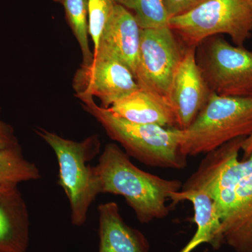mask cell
I'll list each match as a JSON object with an SVG mask.
<instances>
[{
    "label": "cell",
    "mask_w": 252,
    "mask_h": 252,
    "mask_svg": "<svg viewBox=\"0 0 252 252\" xmlns=\"http://www.w3.org/2000/svg\"><path fill=\"white\" fill-rule=\"evenodd\" d=\"M242 137L207 154L186 182L189 189L208 194L220 220V236L237 252H252V156L239 160Z\"/></svg>",
    "instance_id": "cell-1"
},
{
    "label": "cell",
    "mask_w": 252,
    "mask_h": 252,
    "mask_svg": "<svg viewBox=\"0 0 252 252\" xmlns=\"http://www.w3.org/2000/svg\"><path fill=\"white\" fill-rule=\"evenodd\" d=\"M94 172L99 194L124 197L142 223L166 217L170 194L180 191L183 185L180 180H166L141 170L115 143L105 145Z\"/></svg>",
    "instance_id": "cell-2"
},
{
    "label": "cell",
    "mask_w": 252,
    "mask_h": 252,
    "mask_svg": "<svg viewBox=\"0 0 252 252\" xmlns=\"http://www.w3.org/2000/svg\"><path fill=\"white\" fill-rule=\"evenodd\" d=\"M79 98L86 112L97 119L109 137L122 145L129 157L148 166L173 170L187 167V157L180 147V129L134 124L113 115L108 109L97 105L91 96Z\"/></svg>",
    "instance_id": "cell-3"
},
{
    "label": "cell",
    "mask_w": 252,
    "mask_h": 252,
    "mask_svg": "<svg viewBox=\"0 0 252 252\" xmlns=\"http://www.w3.org/2000/svg\"><path fill=\"white\" fill-rule=\"evenodd\" d=\"M252 134V94L233 97L212 93L193 124L180 130L181 152L187 157L207 154Z\"/></svg>",
    "instance_id": "cell-4"
},
{
    "label": "cell",
    "mask_w": 252,
    "mask_h": 252,
    "mask_svg": "<svg viewBox=\"0 0 252 252\" xmlns=\"http://www.w3.org/2000/svg\"><path fill=\"white\" fill-rule=\"evenodd\" d=\"M36 132L56 154L59 166L58 183L69 200L71 222L81 226L86 223L89 209L99 195L94 166L89 163L100 154L98 135L76 142L44 129H37Z\"/></svg>",
    "instance_id": "cell-5"
},
{
    "label": "cell",
    "mask_w": 252,
    "mask_h": 252,
    "mask_svg": "<svg viewBox=\"0 0 252 252\" xmlns=\"http://www.w3.org/2000/svg\"><path fill=\"white\" fill-rule=\"evenodd\" d=\"M169 27L187 48L207 38L227 34L235 45L243 46L252 32L249 0H206L187 14L169 20Z\"/></svg>",
    "instance_id": "cell-6"
},
{
    "label": "cell",
    "mask_w": 252,
    "mask_h": 252,
    "mask_svg": "<svg viewBox=\"0 0 252 252\" xmlns=\"http://www.w3.org/2000/svg\"><path fill=\"white\" fill-rule=\"evenodd\" d=\"M195 59L212 93L233 97L252 94V51L232 45L220 34L197 46Z\"/></svg>",
    "instance_id": "cell-7"
},
{
    "label": "cell",
    "mask_w": 252,
    "mask_h": 252,
    "mask_svg": "<svg viewBox=\"0 0 252 252\" xmlns=\"http://www.w3.org/2000/svg\"><path fill=\"white\" fill-rule=\"evenodd\" d=\"M187 49L169 26L142 29L135 74L139 88L168 101L172 80Z\"/></svg>",
    "instance_id": "cell-8"
},
{
    "label": "cell",
    "mask_w": 252,
    "mask_h": 252,
    "mask_svg": "<svg viewBox=\"0 0 252 252\" xmlns=\"http://www.w3.org/2000/svg\"><path fill=\"white\" fill-rule=\"evenodd\" d=\"M73 87L78 97H97L101 107L109 108L119 99L138 90V84L130 69L122 61L104 53L94 54V60L78 69Z\"/></svg>",
    "instance_id": "cell-9"
},
{
    "label": "cell",
    "mask_w": 252,
    "mask_h": 252,
    "mask_svg": "<svg viewBox=\"0 0 252 252\" xmlns=\"http://www.w3.org/2000/svg\"><path fill=\"white\" fill-rule=\"evenodd\" d=\"M196 48H187L172 80L168 102L175 114L177 128L191 125L212 94L195 59Z\"/></svg>",
    "instance_id": "cell-10"
},
{
    "label": "cell",
    "mask_w": 252,
    "mask_h": 252,
    "mask_svg": "<svg viewBox=\"0 0 252 252\" xmlns=\"http://www.w3.org/2000/svg\"><path fill=\"white\" fill-rule=\"evenodd\" d=\"M141 31L133 15L117 4L94 54L104 53L117 58L135 76L140 54Z\"/></svg>",
    "instance_id": "cell-11"
},
{
    "label": "cell",
    "mask_w": 252,
    "mask_h": 252,
    "mask_svg": "<svg viewBox=\"0 0 252 252\" xmlns=\"http://www.w3.org/2000/svg\"><path fill=\"white\" fill-rule=\"evenodd\" d=\"M29 212L18 185L0 184V252H26Z\"/></svg>",
    "instance_id": "cell-12"
},
{
    "label": "cell",
    "mask_w": 252,
    "mask_h": 252,
    "mask_svg": "<svg viewBox=\"0 0 252 252\" xmlns=\"http://www.w3.org/2000/svg\"><path fill=\"white\" fill-rule=\"evenodd\" d=\"M107 109L113 115L134 124L177 128L175 114L168 101L144 89L134 91Z\"/></svg>",
    "instance_id": "cell-13"
},
{
    "label": "cell",
    "mask_w": 252,
    "mask_h": 252,
    "mask_svg": "<svg viewBox=\"0 0 252 252\" xmlns=\"http://www.w3.org/2000/svg\"><path fill=\"white\" fill-rule=\"evenodd\" d=\"M98 252H149V243L140 230L130 226L114 202L98 206Z\"/></svg>",
    "instance_id": "cell-14"
},
{
    "label": "cell",
    "mask_w": 252,
    "mask_h": 252,
    "mask_svg": "<svg viewBox=\"0 0 252 252\" xmlns=\"http://www.w3.org/2000/svg\"><path fill=\"white\" fill-rule=\"evenodd\" d=\"M172 205L187 200L193 205V220L197 229L193 238L185 248L179 252H192L199 245L207 243L214 248H220V220L217 214L215 204L211 197L198 190H181L170 194Z\"/></svg>",
    "instance_id": "cell-15"
},
{
    "label": "cell",
    "mask_w": 252,
    "mask_h": 252,
    "mask_svg": "<svg viewBox=\"0 0 252 252\" xmlns=\"http://www.w3.org/2000/svg\"><path fill=\"white\" fill-rule=\"evenodd\" d=\"M39 169L23 154L21 144L0 150V184H14L40 180Z\"/></svg>",
    "instance_id": "cell-16"
},
{
    "label": "cell",
    "mask_w": 252,
    "mask_h": 252,
    "mask_svg": "<svg viewBox=\"0 0 252 252\" xmlns=\"http://www.w3.org/2000/svg\"><path fill=\"white\" fill-rule=\"evenodd\" d=\"M66 19L79 43L82 53L83 64L87 65L94 60V52L89 46V17L88 0H64Z\"/></svg>",
    "instance_id": "cell-17"
},
{
    "label": "cell",
    "mask_w": 252,
    "mask_h": 252,
    "mask_svg": "<svg viewBox=\"0 0 252 252\" xmlns=\"http://www.w3.org/2000/svg\"><path fill=\"white\" fill-rule=\"evenodd\" d=\"M133 15L141 29L169 26V18L162 0H115Z\"/></svg>",
    "instance_id": "cell-18"
},
{
    "label": "cell",
    "mask_w": 252,
    "mask_h": 252,
    "mask_svg": "<svg viewBox=\"0 0 252 252\" xmlns=\"http://www.w3.org/2000/svg\"><path fill=\"white\" fill-rule=\"evenodd\" d=\"M116 5L115 0H88L89 31L94 43V51L98 46L102 32L112 16Z\"/></svg>",
    "instance_id": "cell-19"
},
{
    "label": "cell",
    "mask_w": 252,
    "mask_h": 252,
    "mask_svg": "<svg viewBox=\"0 0 252 252\" xmlns=\"http://www.w3.org/2000/svg\"><path fill=\"white\" fill-rule=\"evenodd\" d=\"M165 11L170 18L182 16L192 11L206 0H162Z\"/></svg>",
    "instance_id": "cell-20"
},
{
    "label": "cell",
    "mask_w": 252,
    "mask_h": 252,
    "mask_svg": "<svg viewBox=\"0 0 252 252\" xmlns=\"http://www.w3.org/2000/svg\"><path fill=\"white\" fill-rule=\"evenodd\" d=\"M1 112V108H0ZM20 145L12 126L0 119V150Z\"/></svg>",
    "instance_id": "cell-21"
},
{
    "label": "cell",
    "mask_w": 252,
    "mask_h": 252,
    "mask_svg": "<svg viewBox=\"0 0 252 252\" xmlns=\"http://www.w3.org/2000/svg\"><path fill=\"white\" fill-rule=\"evenodd\" d=\"M242 151L243 152V160L252 156V134L244 140Z\"/></svg>",
    "instance_id": "cell-22"
},
{
    "label": "cell",
    "mask_w": 252,
    "mask_h": 252,
    "mask_svg": "<svg viewBox=\"0 0 252 252\" xmlns=\"http://www.w3.org/2000/svg\"><path fill=\"white\" fill-rule=\"evenodd\" d=\"M54 1H56V2L63 3V1H64V0H54Z\"/></svg>",
    "instance_id": "cell-23"
},
{
    "label": "cell",
    "mask_w": 252,
    "mask_h": 252,
    "mask_svg": "<svg viewBox=\"0 0 252 252\" xmlns=\"http://www.w3.org/2000/svg\"><path fill=\"white\" fill-rule=\"evenodd\" d=\"M249 1H250V4H251L252 9V0H249Z\"/></svg>",
    "instance_id": "cell-24"
}]
</instances>
